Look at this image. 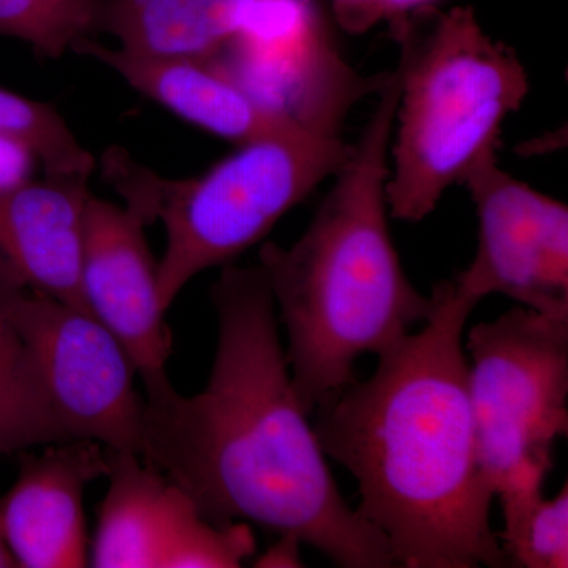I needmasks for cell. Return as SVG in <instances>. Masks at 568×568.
I'll list each match as a JSON object with an SVG mask.
<instances>
[{
    "mask_svg": "<svg viewBox=\"0 0 568 568\" xmlns=\"http://www.w3.org/2000/svg\"><path fill=\"white\" fill-rule=\"evenodd\" d=\"M215 358L200 394L142 381L140 457L204 518L298 538L342 568L396 567L387 538L347 504L295 394L263 268L223 267L211 287Z\"/></svg>",
    "mask_w": 568,
    "mask_h": 568,
    "instance_id": "obj_1",
    "label": "cell"
},
{
    "mask_svg": "<svg viewBox=\"0 0 568 568\" xmlns=\"http://www.w3.org/2000/svg\"><path fill=\"white\" fill-rule=\"evenodd\" d=\"M424 327L377 355L366 381L313 410L327 458L357 481V510L405 568L510 567L478 463L465 347L478 305L455 280L437 283Z\"/></svg>",
    "mask_w": 568,
    "mask_h": 568,
    "instance_id": "obj_2",
    "label": "cell"
},
{
    "mask_svg": "<svg viewBox=\"0 0 568 568\" xmlns=\"http://www.w3.org/2000/svg\"><path fill=\"white\" fill-rule=\"evenodd\" d=\"M398 100L395 69L304 234L287 248L260 250L286 328L295 394L308 414L355 381L362 355L386 353L432 313V297L407 278L388 224V148Z\"/></svg>",
    "mask_w": 568,
    "mask_h": 568,
    "instance_id": "obj_3",
    "label": "cell"
},
{
    "mask_svg": "<svg viewBox=\"0 0 568 568\" xmlns=\"http://www.w3.org/2000/svg\"><path fill=\"white\" fill-rule=\"evenodd\" d=\"M388 24L399 50L388 212L418 223L485 152L499 149L529 78L514 48L484 31L473 7H425Z\"/></svg>",
    "mask_w": 568,
    "mask_h": 568,
    "instance_id": "obj_4",
    "label": "cell"
},
{
    "mask_svg": "<svg viewBox=\"0 0 568 568\" xmlns=\"http://www.w3.org/2000/svg\"><path fill=\"white\" fill-rule=\"evenodd\" d=\"M353 144L317 136L298 126L242 144L193 179L160 178L118 149L106 153V174L142 223L166 233L156 265L164 312L194 276L226 267L260 244L291 209L334 178Z\"/></svg>",
    "mask_w": 568,
    "mask_h": 568,
    "instance_id": "obj_5",
    "label": "cell"
},
{
    "mask_svg": "<svg viewBox=\"0 0 568 568\" xmlns=\"http://www.w3.org/2000/svg\"><path fill=\"white\" fill-rule=\"evenodd\" d=\"M478 463L495 496L544 493L568 435V317L517 306L466 336Z\"/></svg>",
    "mask_w": 568,
    "mask_h": 568,
    "instance_id": "obj_6",
    "label": "cell"
},
{
    "mask_svg": "<svg viewBox=\"0 0 568 568\" xmlns=\"http://www.w3.org/2000/svg\"><path fill=\"white\" fill-rule=\"evenodd\" d=\"M7 310L31 354L58 443L140 455L144 398L132 357L91 313L11 280Z\"/></svg>",
    "mask_w": 568,
    "mask_h": 568,
    "instance_id": "obj_7",
    "label": "cell"
},
{
    "mask_svg": "<svg viewBox=\"0 0 568 568\" xmlns=\"http://www.w3.org/2000/svg\"><path fill=\"white\" fill-rule=\"evenodd\" d=\"M209 59L265 110L324 138H342L351 110L387 78L347 65L315 0H256L242 32Z\"/></svg>",
    "mask_w": 568,
    "mask_h": 568,
    "instance_id": "obj_8",
    "label": "cell"
},
{
    "mask_svg": "<svg viewBox=\"0 0 568 568\" xmlns=\"http://www.w3.org/2000/svg\"><path fill=\"white\" fill-rule=\"evenodd\" d=\"M462 185L478 220L473 261L455 276L480 302L500 294L549 317H568V207L506 173L497 149L470 166Z\"/></svg>",
    "mask_w": 568,
    "mask_h": 568,
    "instance_id": "obj_9",
    "label": "cell"
},
{
    "mask_svg": "<svg viewBox=\"0 0 568 568\" xmlns=\"http://www.w3.org/2000/svg\"><path fill=\"white\" fill-rule=\"evenodd\" d=\"M110 488L99 508L89 566L237 568L256 552L252 526L216 525L134 452L106 448Z\"/></svg>",
    "mask_w": 568,
    "mask_h": 568,
    "instance_id": "obj_10",
    "label": "cell"
},
{
    "mask_svg": "<svg viewBox=\"0 0 568 568\" xmlns=\"http://www.w3.org/2000/svg\"><path fill=\"white\" fill-rule=\"evenodd\" d=\"M145 224L130 209L91 196L81 287L85 306L125 347L142 381L168 376L173 332L159 294Z\"/></svg>",
    "mask_w": 568,
    "mask_h": 568,
    "instance_id": "obj_11",
    "label": "cell"
},
{
    "mask_svg": "<svg viewBox=\"0 0 568 568\" xmlns=\"http://www.w3.org/2000/svg\"><path fill=\"white\" fill-rule=\"evenodd\" d=\"M13 487L0 497V537L18 567L89 566L84 493L106 477V447L93 440L22 452Z\"/></svg>",
    "mask_w": 568,
    "mask_h": 568,
    "instance_id": "obj_12",
    "label": "cell"
},
{
    "mask_svg": "<svg viewBox=\"0 0 568 568\" xmlns=\"http://www.w3.org/2000/svg\"><path fill=\"white\" fill-rule=\"evenodd\" d=\"M89 179L44 174L0 192V268L26 290L82 312Z\"/></svg>",
    "mask_w": 568,
    "mask_h": 568,
    "instance_id": "obj_13",
    "label": "cell"
},
{
    "mask_svg": "<svg viewBox=\"0 0 568 568\" xmlns=\"http://www.w3.org/2000/svg\"><path fill=\"white\" fill-rule=\"evenodd\" d=\"M73 52L110 67L134 91L182 121L237 145L283 126H297L254 102L209 58L134 54L97 39L81 41Z\"/></svg>",
    "mask_w": 568,
    "mask_h": 568,
    "instance_id": "obj_14",
    "label": "cell"
},
{
    "mask_svg": "<svg viewBox=\"0 0 568 568\" xmlns=\"http://www.w3.org/2000/svg\"><path fill=\"white\" fill-rule=\"evenodd\" d=\"M254 0H99L97 29L123 51L212 58L245 28Z\"/></svg>",
    "mask_w": 568,
    "mask_h": 568,
    "instance_id": "obj_15",
    "label": "cell"
},
{
    "mask_svg": "<svg viewBox=\"0 0 568 568\" xmlns=\"http://www.w3.org/2000/svg\"><path fill=\"white\" fill-rule=\"evenodd\" d=\"M11 280L0 268V457L58 443L31 354L7 310Z\"/></svg>",
    "mask_w": 568,
    "mask_h": 568,
    "instance_id": "obj_16",
    "label": "cell"
},
{
    "mask_svg": "<svg viewBox=\"0 0 568 568\" xmlns=\"http://www.w3.org/2000/svg\"><path fill=\"white\" fill-rule=\"evenodd\" d=\"M504 529L497 534L510 567H568V487L541 495L500 499Z\"/></svg>",
    "mask_w": 568,
    "mask_h": 568,
    "instance_id": "obj_17",
    "label": "cell"
},
{
    "mask_svg": "<svg viewBox=\"0 0 568 568\" xmlns=\"http://www.w3.org/2000/svg\"><path fill=\"white\" fill-rule=\"evenodd\" d=\"M0 136L28 145L47 175L91 178L95 160L51 104L0 88Z\"/></svg>",
    "mask_w": 568,
    "mask_h": 568,
    "instance_id": "obj_18",
    "label": "cell"
},
{
    "mask_svg": "<svg viewBox=\"0 0 568 568\" xmlns=\"http://www.w3.org/2000/svg\"><path fill=\"white\" fill-rule=\"evenodd\" d=\"M99 0H0V37L24 41L41 58L59 59L95 39Z\"/></svg>",
    "mask_w": 568,
    "mask_h": 568,
    "instance_id": "obj_19",
    "label": "cell"
},
{
    "mask_svg": "<svg viewBox=\"0 0 568 568\" xmlns=\"http://www.w3.org/2000/svg\"><path fill=\"white\" fill-rule=\"evenodd\" d=\"M437 0H334L335 20L345 31L364 33L381 21H392Z\"/></svg>",
    "mask_w": 568,
    "mask_h": 568,
    "instance_id": "obj_20",
    "label": "cell"
},
{
    "mask_svg": "<svg viewBox=\"0 0 568 568\" xmlns=\"http://www.w3.org/2000/svg\"><path fill=\"white\" fill-rule=\"evenodd\" d=\"M37 166L39 160L28 145L0 136V192L31 181Z\"/></svg>",
    "mask_w": 568,
    "mask_h": 568,
    "instance_id": "obj_21",
    "label": "cell"
},
{
    "mask_svg": "<svg viewBox=\"0 0 568 568\" xmlns=\"http://www.w3.org/2000/svg\"><path fill=\"white\" fill-rule=\"evenodd\" d=\"M302 541L291 536H278L263 555L254 560V567L261 568H295L304 567L302 559Z\"/></svg>",
    "mask_w": 568,
    "mask_h": 568,
    "instance_id": "obj_22",
    "label": "cell"
},
{
    "mask_svg": "<svg viewBox=\"0 0 568 568\" xmlns=\"http://www.w3.org/2000/svg\"><path fill=\"white\" fill-rule=\"evenodd\" d=\"M18 567L14 562L13 556L10 555L9 548L3 544L2 537H0V568Z\"/></svg>",
    "mask_w": 568,
    "mask_h": 568,
    "instance_id": "obj_23",
    "label": "cell"
}]
</instances>
